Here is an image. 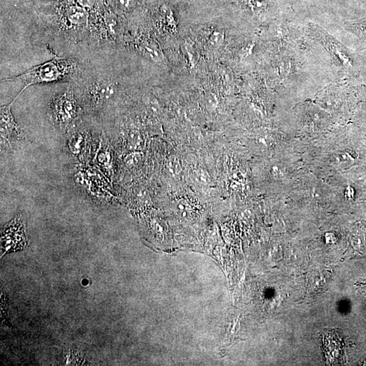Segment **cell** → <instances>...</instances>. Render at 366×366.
<instances>
[{
    "mask_svg": "<svg viewBox=\"0 0 366 366\" xmlns=\"http://www.w3.org/2000/svg\"><path fill=\"white\" fill-rule=\"evenodd\" d=\"M165 168L168 173L172 177H177L181 174V170H182L180 162L176 157H171L170 159H168L165 165Z\"/></svg>",
    "mask_w": 366,
    "mask_h": 366,
    "instance_id": "11",
    "label": "cell"
},
{
    "mask_svg": "<svg viewBox=\"0 0 366 366\" xmlns=\"http://www.w3.org/2000/svg\"><path fill=\"white\" fill-rule=\"evenodd\" d=\"M75 64L66 59L55 57L52 60L36 66L15 78H7L1 82L20 80L24 83V89L38 83L55 82L64 81L70 78Z\"/></svg>",
    "mask_w": 366,
    "mask_h": 366,
    "instance_id": "1",
    "label": "cell"
},
{
    "mask_svg": "<svg viewBox=\"0 0 366 366\" xmlns=\"http://www.w3.org/2000/svg\"><path fill=\"white\" fill-rule=\"evenodd\" d=\"M141 142L140 134L136 130H132L129 132L128 137V144L131 149H137Z\"/></svg>",
    "mask_w": 366,
    "mask_h": 366,
    "instance_id": "12",
    "label": "cell"
},
{
    "mask_svg": "<svg viewBox=\"0 0 366 366\" xmlns=\"http://www.w3.org/2000/svg\"><path fill=\"white\" fill-rule=\"evenodd\" d=\"M105 24L107 26V30L111 36L116 38L119 34V22L116 16L113 14H108L105 17Z\"/></svg>",
    "mask_w": 366,
    "mask_h": 366,
    "instance_id": "10",
    "label": "cell"
},
{
    "mask_svg": "<svg viewBox=\"0 0 366 366\" xmlns=\"http://www.w3.org/2000/svg\"><path fill=\"white\" fill-rule=\"evenodd\" d=\"M138 0H116L118 6L122 10L131 9L135 6Z\"/></svg>",
    "mask_w": 366,
    "mask_h": 366,
    "instance_id": "15",
    "label": "cell"
},
{
    "mask_svg": "<svg viewBox=\"0 0 366 366\" xmlns=\"http://www.w3.org/2000/svg\"><path fill=\"white\" fill-rule=\"evenodd\" d=\"M312 36H315V38L326 48L333 58L335 59L336 62H339L343 67H353V59L345 48L337 40L333 37L329 36L324 29L315 27L313 25L311 28Z\"/></svg>",
    "mask_w": 366,
    "mask_h": 366,
    "instance_id": "4",
    "label": "cell"
},
{
    "mask_svg": "<svg viewBox=\"0 0 366 366\" xmlns=\"http://www.w3.org/2000/svg\"><path fill=\"white\" fill-rule=\"evenodd\" d=\"M67 18L68 21L73 25H84L88 22V12L85 8L79 5L70 6L67 10Z\"/></svg>",
    "mask_w": 366,
    "mask_h": 366,
    "instance_id": "7",
    "label": "cell"
},
{
    "mask_svg": "<svg viewBox=\"0 0 366 366\" xmlns=\"http://www.w3.org/2000/svg\"><path fill=\"white\" fill-rule=\"evenodd\" d=\"M364 31H366V25L364 26Z\"/></svg>",
    "mask_w": 366,
    "mask_h": 366,
    "instance_id": "18",
    "label": "cell"
},
{
    "mask_svg": "<svg viewBox=\"0 0 366 366\" xmlns=\"http://www.w3.org/2000/svg\"><path fill=\"white\" fill-rule=\"evenodd\" d=\"M189 205L184 200H179L174 204V211L177 212V213L181 214V215L187 213V212H189Z\"/></svg>",
    "mask_w": 366,
    "mask_h": 366,
    "instance_id": "14",
    "label": "cell"
},
{
    "mask_svg": "<svg viewBox=\"0 0 366 366\" xmlns=\"http://www.w3.org/2000/svg\"><path fill=\"white\" fill-rule=\"evenodd\" d=\"M79 6L85 8H91L95 4L96 0H77Z\"/></svg>",
    "mask_w": 366,
    "mask_h": 366,
    "instance_id": "17",
    "label": "cell"
},
{
    "mask_svg": "<svg viewBox=\"0 0 366 366\" xmlns=\"http://www.w3.org/2000/svg\"><path fill=\"white\" fill-rule=\"evenodd\" d=\"M339 342L336 334L331 332L324 336V352L330 363L336 362V359L341 355V344Z\"/></svg>",
    "mask_w": 366,
    "mask_h": 366,
    "instance_id": "6",
    "label": "cell"
},
{
    "mask_svg": "<svg viewBox=\"0 0 366 366\" xmlns=\"http://www.w3.org/2000/svg\"><path fill=\"white\" fill-rule=\"evenodd\" d=\"M142 159V155L139 152L132 153L125 159V165L128 167H134L139 164Z\"/></svg>",
    "mask_w": 366,
    "mask_h": 366,
    "instance_id": "13",
    "label": "cell"
},
{
    "mask_svg": "<svg viewBox=\"0 0 366 366\" xmlns=\"http://www.w3.org/2000/svg\"><path fill=\"white\" fill-rule=\"evenodd\" d=\"M50 111L52 121L62 127L68 126L76 120L78 107L71 87L53 101Z\"/></svg>",
    "mask_w": 366,
    "mask_h": 366,
    "instance_id": "2",
    "label": "cell"
},
{
    "mask_svg": "<svg viewBox=\"0 0 366 366\" xmlns=\"http://www.w3.org/2000/svg\"><path fill=\"white\" fill-rule=\"evenodd\" d=\"M195 179L200 184H207L209 181V176L204 170H199L195 175Z\"/></svg>",
    "mask_w": 366,
    "mask_h": 366,
    "instance_id": "16",
    "label": "cell"
},
{
    "mask_svg": "<svg viewBox=\"0 0 366 366\" xmlns=\"http://www.w3.org/2000/svg\"><path fill=\"white\" fill-rule=\"evenodd\" d=\"M141 48L144 55L148 56L153 61L158 62L163 58L161 49L156 41L152 40L144 41V42L141 44Z\"/></svg>",
    "mask_w": 366,
    "mask_h": 366,
    "instance_id": "9",
    "label": "cell"
},
{
    "mask_svg": "<svg viewBox=\"0 0 366 366\" xmlns=\"http://www.w3.org/2000/svg\"><path fill=\"white\" fill-rule=\"evenodd\" d=\"M116 92L117 87L114 83L104 81L92 86L90 94L93 103L97 104L105 103L107 101H111Z\"/></svg>",
    "mask_w": 366,
    "mask_h": 366,
    "instance_id": "5",
    "label": "cell"
},
{
    "mask_svg": "<svg viewBox=\"0 0 366 366\" xmlns=\"http://www.w3.org/2000/svg\"><path fill=\"white\" fill-rule=\"evenodd\" d=\"M357 158V153L353 150L345 149L336 153L334 157V162L338 168L346 170L354 164Z\"/></svg>",
    "mask_w": 366,
    "mask_h": 366,
    "instance_id": "8",
    "label": "cell"
},
{
    "mask_svg": "<svg viewBox=\"0 0 366 366\" xmlns=\"http://www.w3.org/2000/svg\"><path fill=\"white\" fill-rule=\"evenodd\" d=\"M23 91L24 90L22 89L20 93L10 104L1 107V144L8 147H11L23 138L21 129L15 122L11 112L12 104Z\"/></svg>",
    "mask_w": 366,
    "mask_h": 366,
    "instance_id": "3",
    "label": "cell"
}]
</instances>
